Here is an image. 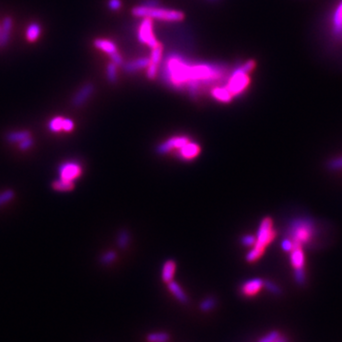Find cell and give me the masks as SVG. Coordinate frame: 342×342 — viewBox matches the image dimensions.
Here are the masks:
<instances>
[{
  "instance_id": "obj_29",
  "label": "cell",
  "mask_w": 342,
  "mask_h": 342,
  "mask_svg": "<svg viewBox=\"0 0 342 342\" xmlns=\"http://www.w3.org/2000/svg\"><path fill=\"white\" fill-rule=\"evenodd\" d=\"M110 57L111 62L114 63L117 67L122 66V64H123V57H122V55H120L118 52H115V53L111 54V55H110Z\"/></svg>"
},
{
  "instance_id": "obj_12",
  "label": "cell",
  "mask_w": 342,
  "mask_h": 342,
  "mask_svg": "<svg viewBox=\"0 0 342 342\" xmlns=\"http://www.w3.org/2000/svg\"><path fill=\"white\" fill-rule=\"evenodd\" d=\"M200 152H201L200 146L196 143L189 141L179 151V154L184 160H193L199 156Z\"/></svg>"
},
{
  "instance_id": "obj_26",
  "label": "cell",
  "mask_w": 342,
  "mask_h": 342,
  "mask_svg": "<svg viewBox=\"0 0 342 342\" xmlns=\"http://www.w3.org/2000/svg\"><path fill=\"white\" fill-rule=\"evenodd\" d=\"M14 192L12 189H8L0 193V206L9 203L14 199Z\"/></svg>"
},
{
  "instance_id": "obj_5",
  "label": "cell",
  "mask_w": 342,
  "mask_h": 342,
  "mask_svg": "<svg viewBox=\"0 0 342 342\" xmlns=\"http://www.w3.org/2000/svg\"><path fill=\"white\" fill-rule=\"evenodd\" d=\"M256 67L253 60H248L244 65L236 68L230 75L226 88L233 96L240 95L247 89L250 84V72Z\"/></svg>"
},
{
  "instance_id": "obj_17",
  "label": "cell",
  "mask_w": 342,
  "mask_h": 342,
  "mask_svg": "<svg viewBox=\"0 0 342 342\" xmlns=\"http://www.w3.org/2000/svg\"><path fill=\"white\" fill-rule=\"evenodd\" d=\"M93 44H94V46H95L97 49L103 51L104 53H106V54H108L109 55L117 52L116 45L113 42L108 40V39L97 38L93 42Z\"/></svg>"
},
{
  "instance_id": "obj_13",
  "label": "cell",
  "mask_w": 342,
  "mask_h": 342,
  "mask_svg": "<svg viewBox=\"0 0 342 342\" xmlns=\"http://www.w3.org/2000/svg\"><path fill=\"white\" fill-rule=\"evenodd\" d=\"M1 38H0V48L5 47L10 40V35L13 28V19L10 16H6L1 23Z\"/></svg>"
},
{
  "instance_id": "obj_7",
  "label": "cell",
  "mask_w": 342,
  "mask_h": 342,
  "mask_svg": "<svg viewBox=\"0 0 342 342\" xmlns=\"http://www.w3.org/2000/svg\"><path fill=\"white\" fill-rule=\"evenodd\" d=\"M162 57H163V46L161 44L151 49V54L150 56L151 62L147 68V76L149 79L152 80L157 76L158 70H159V65L162 61Z\"/></svg>"
},
{
  "instance_id": "obj_8",
  "label": "cell",
  "mask_w": 342,
  "mask_h": 342,
  "mask_svg": "<svg viewBox=\"0 0 342 342\" xmlns=\"http://www.w3.org/2000/svg\"><path fill=\"white\" fill-rule=\"evenodd\" d=\"M82 173V167L80 164L74 162H68L62 164L59 167V175L60 179L73 182L75 179L78 178Z\"/></svg>"
},
{
  "instance_id": "obj_37",
  "label": "cell",
  "mask_w": 342,
  "mask_h": 342,
  "mask_svg": "<svg viewBox=\"0 0 342 342\" xmlns=\"http://www.w3.org/2000/svg\"><path fill=\"white\" fill-rule=\"evenodd\" d=\"M128 242V237L126 234L124 233L123 235H121L120 239H119V246L121 247H124Z\"/></svg>"
},
{
  "instance_id": "obj_9",
  "label": "cell",
  "mask_w": 342,
  "mask_h": 342,
  "mask_svg": "<svg viewBox=\"0 0 342 342\" xmlns=\"http://www.w3.org/2000/svg\"><path fill=\"white\" fill-rule=\"evenodd\" d=\"M93 91H94V86L92 83L85 84L72 97V100H71L72 106L73 107L83 106L93 93Z\"/></svg>"
},
{
  "instance_id": "obj_33",
  "label": "cell",
  "mask_w": 342,
  "mask_h": 342,
  "mask_svg": "<svg viewBox=\"0 0 342 342\" xmlns=\"http://www.w3.org/2000/svg\"><path fill=\"white\" fill-rule=\"evenodd\" d=\"M255 243H256V238L254 236L248 235L243 239V244L247 247H251V246L253 247L255 245Z\"/></svg>"
},
{
  "instance_id": "obj_31",
  "label": "cell",
  "mask_w": 342,
  "mask_h": 342,
  "mask_svg": "<svg viewBox=\"0 0 342 342\" xmlns=\"http://www.w3.org/2000/svg\"><path fill=\"white\" fill-rule=\"evenodd\" d=\"M31 145H32V139L31 137H29L27 139H25L24 141L19 143V149L21 151H27L31 147Z\"/></svg>"
},
{
  "instance_id": "obj_22",
  "label": "cell",
  "mask_w": 342,
  "mask_h": 342,
  "mask_svg": "<svg viewBox=\"0 0 342 342\" xmlns=\"http://www.w3.org/2000/svg\"><path fill=\"white\" fill-rule=\"evenodd\" d=\"M53 187H54V189L57 191H69L74 187V184L73 182H68V181L59 178V180L55 181Z\"/></svg>"
},
{
  "instance_id": "obj_3",
  "label": "cell",
  "mask_w": 342,
  "mask_h": 342,
  "mask_svg": "<svg viewBox=\"0 0 342 342\" xmlns=\"http://www.w3.org/2000/svg\"><path fill=\"white\" fill-rule=\"evenodd\" d=\"M289 235L293 246L310 245L315 235V223L308 218L295 219L290 224Z\"/></svg>"
},
{
  "instance_id": "obj_6",
  "label": "cell",
  "mask_w": 342,
  "mask_h": 342,
  "mask_svg": "<svg viewBox=\"0 0 342 342\" xmlns=\"http://www.w3.org/2000/svg\"><path fill=\"white\" fill-rule=\"evenodd\" d=\"M138 39L143 44H146L151 49L155 48L160 44L156 39V36L153 31V22L151 18H144L142 23L139 26L138 31Z\"/></svg>"
},
{
  "instance_id": "obj_14",
  "label": "cell",
  "mask_w": 342,
  "mask_h": 342,
  "mask_svg": "<svg viewBox=\"0 0 342 342\" xmlns=\"http://www.w3.org/2000/svg\"><path fill=\"white\" fill-rule=\"evenodd\" d=\"M150 62H151L150 57H141L124 64V69L128 73H132L137 70L148 68V66L150 65Z\"/></svg>"
},
{
  "instance_id": "obj_15",
  "label": "cell",
  "mask_w": 342,
  "mask_h": 342,
  "mask_svg": "<svg viewBox=\"0 0 342 342\" xmlns=\"http://www.w3.org/2000/svg\"><path fill=\"white\" fill-rule=\"evenodd\" d=\"M211 95L222 103H228L232 100L233 95L226 87H216L211 91Z\"/></svg>"
},
{
  "instance_id": "obj_34",
  "label": "cell",
  "mask_w": 342,
  "mask_h": 342,
  "mask_svg": "<svg viewBox=\"0 0 342 342\" xmlns=\"http://www.w3.org/2000/svg\"><path fill=\"white\" fill-rule=\"evenodd\" d=\"M74 127V124L70 119H65L64 118V123H63V130L65 131H71Z\"/></svg>"
},
{
  "instance_id": "obj_24",
  "label": "cell",
  "mask_w": 342,
  "mask_h": 342,
  "mask_svg": "<svg viewBox=\"0 0 342 342\" xmlns=\"http://www.w3.org/2000/svg\"><path fill=\"white\" fill-rule=\"evenodd\" d=\"M63 123H64L63 117H55L49 124V128L51 131L59 132L63 130Z\"/></svg>"
},
{
  "instance_id": "obj_39",
  "label": "cell",
  "mask_w": 342,
  "mask_h": 342,
  "mask_svg": "<svg viewBox=\"0 0 342 342\" xmlns=\"http://www.w3.org/2000/svg\"><path fill=\"white\" fill-rule=\"evenodd\" d=\"M0 38H1V26H0Z\"/></svg>"
},
{
  "instance_id": "obj_38",
  "label": "cell",
  "mask_w": 342,
  "mask_h": 342,
  "mask_svg": "<svg viewBox=\"0 0 342 342\" xmlns=\"http://www.w3.org/2000/svg\"><path fill=\"white\" fill-rule=\"evenodd\" d=\"M276 342H287V340L284 338V337H282V336H280V339L277 341Z\"/></svg>"
},
{
  "instance_id": "obj_20",
  "label": "cell",
  "mask_w": 342,
  "mask_h": 342,
  "mask_svg": "<svg viewBox=\"0 0 342 342\" xmlns=\"http://www.w3.org/2000/svg\"><path fill=\"white\" fill-rule=\"evenodd\" d=\"M41 33V28L37 22H32L29 25L26 31L27 39L30 42L36 41Z\"/></svg>"
},
{
  "instance_id": "obj_27",
  "label": "cell",
  "mask_w": 342,
  "mask_h": 342,
  "mask_svg": "<svg viewBox=\"0 0 342 342\" xmlns=\"http://www.w3.org/2000/svg\"><path fill=\"white\" fill-rule=\"evenodd\" d=\"M280 336L281 335L278 331H272L260 339L259 342H276L280 339Z\"/></svg>"
},
{
  "instance_id": "obj_36",
  "label": "cell",
  "mask_w": 342,
  "mask_h": 342,
  "mask_svg": "<svg viewBox=\"0 0 342 342\" xmlns=\"http://www.w3.org/2000/svg\"><path fill=\"white\" fill-rule=\"evenodd\" d=\"M114 259H115V254L112 253V252H109V253H107L106 255L103 256L102 261L104 263H110V261H112Z\"/></svg>"
},
{
  "instance_id": "obj_25",
  "label": "cell",
  "mask_w": 342,
  "mask_h": 342,
  "mask_svg": "<svg viewBox=\"0 0 342 342\" xmlns=\"http://www.w3.org/2000/svg\"><path fill=\"white\" fill-rule=\"evenodd\" d=\"M107 78L110 83H115L117 81V66L110 62L107 66Z\"/></svg>"
},
{
  "instance_id": "obj_11",
  "label": "cell",
  "mask_w": 342,
  "mask_h": 342,
  "mask_svg": "<svg viewBox=\"0 0 342 342\" xmlns=\"http://www.w3.org/2000/svg\"><path fill=\"white\" fill-rule=\"evenodd\" d=\"M263 287H264V281L262 280L253 279L244 283L241 288V291H242V294L246 297H254Z\"/></svg>"
},
{
  "instance_id": "obj_21",
  "label": "cell",
  "mask_w": 342,
  "mask_h": 342,
  "mask_svg": "<svg viewBox=\"0 0 342 342\" xmlns=\"http://www.w3.org/2000/svg\"><path fill=\"white\" fill-rule=\"evenodd\" d=\"M31 137V132L28 130H21V131H13L10 132L7 135V141L10 143H20Z\"/></svg>"
},
{
  "instance_id": "obj_32",
  "label": "cell",
  "mask_w": 342,
  "mask_h": 342,
  "mask_svg": "<svg viewBox=\"0 0 342 342\" xmlns=\"http://www.w3.org/2000/svg\"><path fill=\"white\" fill-rule=\"evenodd\" d=\"M122 6L121 0H110L109 1V8L111 11H118Z\"/></svg>"
},
{
  "instance_id": "obj_18",
  "label": "cell",
  "mask_w": 342,
  "mask_h": 342,
  "mask_svg": "<svg viewBox=\"0 0 342 342\" xmlns=\"http://www.w3.org/2000/svg\"><path fill=\"white\" fill-rule=\"evenodd\" d=\"M176 272V263L172 260H168L164 263L162 271V279L165 283H168L173 280L174 275Z\"/></svg>"
},
{
  "instance_id": "obj_1",
  "label": "cell",
  "mask_w": 342,
  "mask_h": 342,
  "mask_svg": "<svg viewBox=\"0 0 342 342\" xmlns=\"http://www.w3.org/2000/svg\"><path fill=\"white\" fill-rule=\"evenodd\" d=\"M223 75L221 67L213 64H189L177 55L170 56L165 63L166 82L175 88L187 87L196 93L200 85L215 82Z\"/></svg>"
},
{
  "instance_id": "obj_28",
  "label": "cell",
  "mask_w": 342,
  "mask_h": 342,
  "mask_svg": "<svg viewBox=\"0 0 342 342\" xmlns=\"http://www.w3.org/2000/svg\"><path fill=\"white\" fill-rule=\"evenodd\" d=\"M215 304H216V301H215L214 299L208 298V299H205V301H202V303L200 305V308L204 312H208V311L212 310L215 307Z\"/></svg>"
},
{
  "instance_id": "obj_35",
  "label": "cell",
  "mask_w": 342,
  "mask_h": 342,
  "mask_svg": "<svg viewBox=\"0 0 342 342\" xmlns=\"http://www.w3.org/2000/svg\"><path fill=\"white\" fill-rule=\"evenodd\" d=\"M281 247H282V249H283L284 251L290 252V251L292 250V248H293V244H292L291 240H290V239L284 240V241L282 242V244H281Z\"/></svg>"
},
{
  "instance_id": "obj_30",
  "label": "cell",
  "mask_w": 342,
  "mask_h": 342,
  "mask_svg": "<svg viewBox=\"0 0 342 342\" xmlns=\"http://www.w3.org/2000/svg\"><path fill=\"white\" fill-rule=\"evenodd\" d=\"M264 287H266L269 292H271L272 294H275V295L280 294V289L271 281H264Z\"/></svg>"
},
{
  "instance_id": "obj_10",
  "label": "cell",
  "mask_w": 342,
  "mask_h": 342,
  "mask_svg": "<svg viewBox=\"0 0 342 342\" xmlns=\"http://www.w3.org/2000/svg\"><path fill=\"white\" fill-rule=\"evenodd\" d=\"M190 140L187 137L176 136L170 138L166 142H164L163 145L159 147V151L161 153H166L169 151H180L186 144H187Z\"/></svg>"
},
{
  "instance_id": "obj_19",
  "label": "cell",
  "mask_w": 342,
  "mask_h": 342,
  "mask_svg": "<svg viewBox=\"0 0 342 342\" xmlns=\"http://www.w3.org/2000/svg\"><path fill=\"white\" fill-rule=\"evenodd\" d=\"M168 285V289L169 291L172 293V295L178 300L179 301L183 302V303H187L188 299H187V296L186 295V293L184 292V290L182 289V287L179 285L178 283L174 280L170 281L167 283Z\"/></svg>"
},
{
  "instance_id": "obj_16",
  "label": "cell",
  "mask_w": 342,
  "mask_h": 342,
  "mask_svg": "<svg viewBox=\"0 0 342 342\" xmlns=\"http://www.w3.org/2000/svg\"><path fill=\"white\" fill-rule=\"evenodd\" d=\"M333 31L335 34H342V1L337 6L333 16Z\"/></svg>"
},
{
  "instance_id": "obj_2",
  "label": "cell",
  "mask_w": 342,
  "mask_h": 342,
  "mask_svg": "<svg viewBox=\"0 0 342 342\" xmlns=\"http://www.w3.org/2000/svg\"><path fill=\"white\" fill-rule=\"evenodd\" d=\"M275 237L276 232L273 228V219L266 217L260 222V228L256 238V243L253 246L251 251L247 254V261L254 262L259 260L264 254L265 248L273 242Z\"/></svg>"
},
{
  "instance_id": "obj_23",
  "label": "cell",
  "mask_w": 342,
  "mask_h": 342,
  "mask_svg": "<svg viewBox=\"0 0 342 342\" xmlns=\"http://www.w3.org/2000/svg\"><path fill=\"white\" fill-rule=\"evenodd\" d=\"M148 342H168L169 334L165 332H155L147 336Z\"/></svg>"
},
{
  "instance_id": "obj_4",
  "label": "cell",
  "mask_w": 342,
  "mask_h": 342,
  "mask_svg": "<svg viewBox=\"0 0 342 342\" xmlns=\"http://www.w3.org/2000/svg\"><path fill=\"white\" fill-rule=\"evenodd\" d=\"M131 12L134 16L143 18L148 17L151 19H156L165 22H178L182 21L185 17L184 14L177 10L158 8L155 6L145 4L134 7Z\"/></svg>"
}]
</instances>
